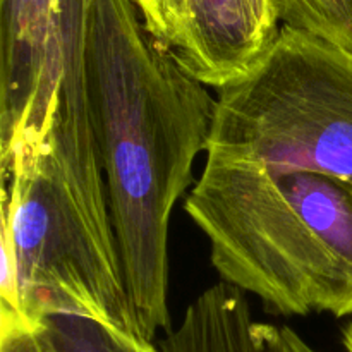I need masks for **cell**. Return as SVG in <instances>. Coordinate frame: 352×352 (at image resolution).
Returning <instances> with one entry per match:
<instances>
[{"label":"cell","instance_id":"obj_8","mask_svg":"<svg viewBox=\"0 0 352 352\" xmlns=\"http://www.w3.org/2000/svg\"><path fill=\"white\" fill-rule=\"evenodd\" d=\"M140 10L146 30L158 41L177 52L188 16V0H131Z\"/></svg>","mask_w":352,"mask_h":352},{"label":"cell","instance_id":"obj_4","mask_svg":"<svg viewBox=\"0 0 352 352\" xmlns=\"http://www.w3.org/2000/svg\"><path fill=\"white\" fill-rule=\"evenodd\" d=\"M206 155L352 186V52L282 26L254 67L220 89Z\"/></svg>","mask_w":352,"mask_h":352},{"label":"cell","instance_id":"obj_2","mask_svg":"<svg viewBox=\"0 0 352 352\" xmlns=\"http://www.w3.org/2000/svg\"><path fill=\"white\" fill-rule=\"evenodd\" d=\"M86 7L88 0H76L64 76L43 141L2 170L0 299L31 322L82 316L141 337L86 95Z\"/></svg>","mask_w":352,"mask_h":352},{"label":"cell","instance_id":"obj_9","mask_svg":"<svg viewBox=\"0 0 352 352\" xmlns=\"http://www.w3.org/2000/svg\"><path fill=\"white\" fill-rule=\"evenodd\" d=\"M0 352H54L38 322L2 306L0 309Z\"/></svg>","mask_w":352,"mask_h":352},{"label":"cell","instance_id":"obj_12","mask_svg":"<svg viewBox=\"0 0 352 352\" xmlns=\"http://www.w3.org/2000/svg\"><path fill=\"white\" fill-rule=\"evenodd\" d=\"M344 347H346V352H352V323L344 330Z\"/></svg>","mask_w":352,"mask_h":352},{"label":"cell","instance_id":"obj_10","mask_svg":"<svg viewBox=\"0 0 352 352\" xmlns=\"http://www.w3.org/2000/svg\"><path fill=\"white\" fill-rule=\"evenodd\" d=\"M31 0H0V69L17 57L28 26Z\"/></svg>","mask_w":352,"mask_h":352},{"label":"cell","instance_id":"obj_5","mask_svg":"<svg viewBox=\"0 0 352 352\" xmlns=\"http://www.w3.org/2000/svg\"><path fill=\"white\" fill-rule=\"evenodd\" d=\"M162 352H322L284 325L256 322L246 294L215 284L186 308Z\"/></svg>","mask_w":352,"mask_h":352},{"label":"cell","instance_id":"obj_1","mask_svg":"<svg viewBox=\"0 0 352 352\" xmlns=\"http://www.w3.org/2000/svg\"><path fill=\"white\" fill-rule=\"evenodd\" d=\"M86 95L124 282L140 333L170 330L168 226L208 148L217 98L131 0H88Z\"/></svg>","mask_w":352,"mask_h":352},{"label":"cell","instance_id":"obj_7","mask_svg":"<svg viewBox=\"0 0 352 352\" xmlns=\"http://www.w3.org/2000/svg\"><path fill=\"white\" fill-rule=\"evenodd\" d=\"M280 26L352 52V0H270Z\"/></svg>","mask_w":352,"mask_h":352},{"label":"cell","instance_id":"obj_6","mask_svg":"<svg viewBox=\"0 0 352 352\" xmlns=\"http://www.w3.org/2000/svg\"><path fill=\"white\" fill-rule=\"evenodd\" d=\"M38 323L54 352H162L140 336L98 320L55 315Z\"/></svg>","mask_w":352,"mask_h":352},{"label":"cell","instance_id":"obj_11","mask_svg":"<svg viewBox=\"0 0 352 352\" xmlns=\"http://www.w3.org/2000/svg\"><path fill=\"white\" fill-rule=\"evenodd\" d=\"M251 6L254 7V10H256L258 14H260L263 19L270 21V23L274 24H278L280 26V23H278V17L277 14H275L274 7H272V2L270 0H250Z\"/></svg>","mask_w":352,"mask_h":352},{"label":"cell","instance_id":"obj_3","mask_svg":"<svg viewBox=\"0 0 352 352\" xmlns=\"http://www.w3.org/2000/svg\"><path fill=\"white\" fill-rule=\"evenodd\" d=\"M226 284L284 316L352 315V186L206 162L186 199Z\"/></svg>","mask_w":352,"mask_h":352}]
</instances>
